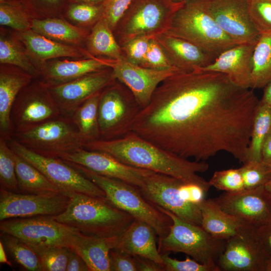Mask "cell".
<instances>
[{"label": "cell", "instance_id": "cell-1", "mask_svg": "<svg viewBox=\"0 0 271 271\" xmlns=\"http://www.w3.org/2000/svg\"><path fill=\"white\" fill-rule=\"evenodd\" d=\"M259 100L225 74L179 72L159 85L131 131L187 159L205 161L225 152L244 163Z\"/></svg>", "mask_w": 271, "mask_h": 271}, {"label": "cell", "instance_id": "cell-2", "mask_svg": "<svg viewBox=\"0 0 271 271\" xmlns=\"http://www.w3.org/2000/svg\"><path fill=\"white\" fill-rule=\"evenodd\" d=\"M86 150L107 153L120 162L177 178L186 183L199 185L207 192L208 181L198 173L209 169L205 161H191L170 152L145 139L133 131L111 140L99 139L87 142Z\"/></svg>", "mask_w": 271, "mask_h": 271}, {"label": "cell", "instance_id": "cell-3", "mask_svg": "<svg viewBox=\"0 0 271 271\" xmlns=\"http://www.w3.org/2000/svg\"><path fill=\"white\" fill-rule=\"evenodd\" d=\"M58 221L87 235L119 236L134 218L105 198L74 193L65 210L54 216Z\"/></svg>", "mask_w": 271, "mask_h": 271}, {"label": "cell", "instance_id": "cell-4", "mask_svg": "<svg viewBox=\"0 0 271 271\" xmlns=\"http://www.w3.org/2000/svg\"><path fill=\"white\" fill-rule=\"evenodd\" d=\"M165 33L187 40L215 58L237 45L216 23L204 0L183 3Z\"/></svg>", "mask_w": 271, "mask_h": 271}, {"label": "cell", "instance_id": "cell-5", "mask_svg": "<svg viewBox=\"0 0 271 271\" xmlns=\"http://www.w3.org/2000/svg\"><path fill=\"white\" fill-rule=\"evenodd\" d=\"M65 162L99 187L110 204L152 226L159 237H164L169 233L172 219L145 199L138 187L96 174L79 165Z\"/></svg>", "mask_w": 271, "mask_h": 271}, {"label": "cell", "instance_id": "cell-6", "mask_svg": "<svg viewBox=\"0 0 271 271\" xmlns=\"http://www.w3.org/2000/svg\"><path fill=\"white\" fill-rule=\"evenodd\" d=\"M156 206L172 220L169 233L159 237L158 249L161 253L182 252L201 263L218 266L217 261L226 240L215 238L201 225L186 221L167 210Z\"/></svg>", "mask_w": 271, "mask_h": 271}, {"label": "cell", "instance_id": "cell-7", "mask_svg": "<svg viewBox=\"0 0 271 271\" xmlns=\"http://www.w3.org/2000/svg\"><path fill=\"white\" fill-rule=\"evenodd\" d=\"M12 137L37 154L58 158L83 148L85 144L71 117L63 115L15 132Z\"/></svg>", "mask_w": 271, "mask_h": 271}, {"label": "cell", "instance_id": "cell-8", "mask_svg": "<svg viewBox=\"0 0 271 271\" xmlns=\"http://www.w3.org/2000/svg\"><path fill=\"white\" fill-rule=\"evenodd\" d=\"M182 3L171 0H132L113 32L118 43L121 46L138 36L154 37L165 32Z\"/></svg>", "mask_w": 271, "mask_h": 271}, {"label": "cell", "instance_id": "cell-9", "mask_svg": "<svg viewBox=\"0 0 271 271\" xmlns=\"http://www.w3.org/2000/svg\"><path fill=\"white\" fill-rule=\"evenodd\" d=\"M115 80L101 92L98 106L100 139L120 138L131 131L142 109L129 90Z\"/></svg>", "mask_w": 271, "mask_h": 271}, {"label": "cell", "instance_id": "cell-10", "mask_svg": "<svg viewBox=\"0 0 271 271\" xmlns=\"http://www.w3.org/2000/svg\"><path fill=\"white\" fill-rule=\"evenodd\" d=\"M7 141L15 153L37 168L67 195L70 196L74 193H79L106 198L105 193L99 187L63 160L37 154L12 137Z\"/></svg>", "mask_w": 271, "mask_h": 271}, {"label": "cell", "instance_id": "cell-11", "mask_svg": "<svg viewBox=\"0 0 271 271\" xmlns=\"http://www.w3.org/2000/svg\"><path fill=\"white\" fill-rule=\"evenodd\" d=\"M1 232L13 235L29 244L72 248L77 229L57 221L52 216L14 218L1 221Z\"/></svg>", "mask_w": 271, "mask_h": 271}, {"label": "cell", "instance_id": "cell-12", "mask_svg": "<svg viewBox=\"0 0 271 271\" xmlns=\"http://www.w3.org/2000/svg\"><path fill=\"white\" fill-rule=\"evenodd\" d=\"M30 84L20 91L12 108L14 133L62 115L46 84L43 82Z\"/></svg>", "mask_w": 271, "mask_h": 271}, {"label": "cell", "instance_id": "cell-13", "mask_svg": "<svg viewBox=\"0 0 271 271\" xmlns=\"http://www.w3.org/2000/svg\"><path fill=\"white\" fill-rule=\"evenodd\" d=\"M268 258L257 228L245 224L226 240L217 264L220 271H266Z\"/></svg>", "mask_w": 271, "mask_h": 271}, {"label": "cell", "instance_id": "cell-14", "mask_svg": "<svg viewBox=\"0 0 271 271\" xmlns=\"http://www.w3.org/2000/svg\"><path fill=\"white\" fill-rule=\"evenodd\" d=\"M183 183L170 176L154 172L139 189L144 197L153 205L172 212L183 220L201 225L199 206L186 201L181 195Z\"/></svg>", "mask_w": 271, "mask_h": 271}, {"label": "cell", "instance_id": "cell-15", "mask_svg": "<svg viewBox=\"0 0 271 271\" xmlns=\"http://www.w3.org/2000/svg\"><path fill=\"white\" fill-rule=\"evenodd\" d=\"M70 196L64 194L41 195L0 189V220L39 216H55L66 208Z\"/></svg>", "mask_w": 271, "mask_h": 271}, {"label": "cell", "instance_id": "cell-16", "mask_svg": "<svg viewBox=\"0 0 271 271\" xmlns=\"http://www.w3.org/2000/svg\"><path fill=\"white\" fill-rule=\"evenodd\" d=\"M216 23L237 44H256L260 34L249 13V0H204Z\"/></svg>", "mask_w": 271, "mask_h": 271}, {"label": "cell", "instance_id": "cell-17", "mask_svg": "<svg viewBox=\"0 0 271 271\" xmlns=\"http://www.w3.org/2000/svg\"><path fill=\"white\" fill-rule=\"evenodd\" d=\"M214 199L225 212L257 228L271 222V197L264 186L224 192Z\"/></svg>", "mask_w": 271, "mask_h": 271}, {"label": "cell", "instance_id": "cell-18", "mask_svg": "<svg viewBox=\"0 0 271 271\" xmlns=\"http://www.w3.org/2000/svg\"><path fill=\"white\" fill-rule=\"evenodd\" d=\"M115 80L111 69L106 68L67 82L47 86L62 114L70 117L84 101Z\"/></svg>", "mask_w": 271, "mask_h": 271}, {"label": "cell", "instance_id": "cell-19", "mask_svg": "<svg viewBox=\"0 0 271 271\" xmlns=\"http://www.w3.org/2000/svg\"><path fill=\"white\" fill-rule=\"evenodd\" d=\"M60 159L82 166L100 175L118 179L138 188L144 184L149 175L154 173L126 165L107 153L88 150L84 148L66 154Z\"/></svg>", "mask_w": 271, "mask_h": 271}, {"label": "cell", "instance_id": "cell-20", "mask_svg": "<svg viewBox=\"0 0 271 271\" xmlns=\"http://www.w3.org/2000/svg\"><path fill=\"white\" fill-rule=\"evenodd\" d=\"M110 68L114 78L129 90L142 108L149 104L164 80L179 72L148 68L131 64L123 58L112 60Z\"/></svg>", "mask_w": 271, "mask_h": 271}, {"label": "cell", "instance_id": "cell-21", "mask_svg": "<svg viewBox=\"0 0 271 271\" xmlns=\"http://www.w3.org/2000/svg\"><path fill=\"white\" fill-rule=\"evenodd\" d=\"M255 44H237L222 52L210 64L196 71L221 73L226 75L236 85L250 89Z\"/></svg>", "mask_w": 271, "mask_h": 271}, {"label": "cell", "instance_id": "cell-22", "mask_svg": "<svg viewBox=\"0 0 271 271\" xmlns=\"http://www.w3.org/2000/svg\"><path fill=\"white\" fill-rule=\"evenodd\" d=\"M154 37L173 65L181 72L198 70L210 64L216 58L184 39L165 32Z\"/></svg>", "mask_w": 271, "mask_h": 271}, {"label": "cell", "instance_id": "cell-23", "mask_svg": "<svg viewBox=\"0 0 271 271\" xmlns=\"http://www.w3.org/2000/svg\"><path fill=\"white\" fill-rule=\"evenodd\" d=\"M157 233L147 223L134 218L119 236L115 249L132 256L146 258L162 264L161 253L156 244Z\"/></svg>", "mask_w": 271, "mask_h": 271}, {"label": "cell", "instance_id": "cell-24", "mask_svg": "<svg viewBox=\"0 0 271 271\" xmlns=\"http://www.w3.org/2000/svg\"><path fill=\"white\" fill-rule=\"evenodd\" d=\"M33 76L15 68H1L0 72V138L12 137L14 128L11 120L13 105L20 91L29 84Z\"/></svg>", "mask_w": 271, "mask_h": 271}, {"label": "cell", "instance_id": "cell-25", "mask_svg": "<svg viewBox=\"0 0 271 271\" xmlns=\"http://www.w3.org/2000/svg\"><path fill=\"white\" fill-rule=\"evenodd\" d=\"M111 59L96 57L79 60H57L41 69L48 86L67 82L84 75L110 68Z\"/></svg>", "mask_w": 271, "mask_h": 271}, {"label": "cell", "instance_id": "cell-26", "mask_svg": "<svg viewBox=\"0 0 271 271\" xmlns=\"http://www.w3.org/2000/svg\"><path fill=\"white\" fill-rule=\"evenodd\" d=\"M118 238L90 236L79 231L71 248L82 258L90 271H110L109 253L116 247Z\"/></svg>", "mask_w": 271, "mask_h": 271}, {"label": "cell", "instance_id": "cell-27", "mask_svg": "<svg viewBox=\"0 0 271 271\" xmlns=\"http://www.w3.org/2000/svg\"><path fill=\"white\" fill-rule=\"evenodd\" d=\"M198 206L201 212V227L215 238L227 240L246 224L223 210L214 199H205Z\"/></svg>", "mask_w": 271, "mask_h": 271}, {"label": "cell", "instance_id": "cell-28", "mask_svg": "<svg viewBox=\"0 0 271 271\" xmlns=\"http://www.w3.org/2000/svg\"><path fill=\"white\" fill-rule=\"evenodd\" d=\"M17 36L25 46L28 53L40 61L59 57H79L82 56L78 48L49 39L31 29L19 32Z\"/></svg>", "mask_w": 271, "mask_h": 271}, {"label": "cell", "instance_id": "cell-29", "mask_svg": "<svg viewBox=\"0 0 271 271\" xmlns=\"http://www.w3.org/2000/svg\"><path fill=\"white\" fill-rule=\"evenodd\" d=\"M14 156L20 193L41 195L66 194L37 168L14 152Z\"/></svg>", "mask_w": 271, "mask_h": 271}, {"label": "cell", "instance_id": "cell-30", "mask_svg": "<svg viewBox=\"0 0 271 271\" xmlns=\"http://www.w3.org/2000/svg\"><path fill=\"white\" fill-rule=\"evenodd\" d=\"M30 29L49 39L69 45L80 43L87 35L85 30L58 18L32 19Z\"/></svg>", "mask_w": 271, "mask_h": 271}, {"label": "cell", "instance_id": "cell-31", "mask_svg": "<svg viewBox=\"0 0 271 271\" xmlns=\"http://www.w3.org/2000/svg\"><path fill=\"white\" fill-rule=\"evenodd\" d=\"M86 46L89 53L94 57L114 60L123 58L121 46L103 18L92 27L87 37Z\"/></svg>", "mask_w": 271, "mask_h": 271}, {"label": "cell", "instance_id": "cell-32", "mask_svg": "<svg viewBox=\"0 0 271 271\" xmlns=\"http://www.w3.org/2000/svg\"><path fill=\"white\" fill-rule=\"evenodd\" d=\"M101 91L84 101L70 116L85 143L100 139L98 106Z\"/></svg>", "mask_w": 271, "mask_h": 271}, {"label": "cell", "instance_id": "cell-33", "mask_svg": "<svg viewBox=\"0 0 271 271\" xmlns=\"http://www.w3.org/2000/svg\"><path fill=\"white\" fill-rule=\"evenodd\" d=\"M271 81V32L260 34L252 55L251 89L264 88Z\"/></svg>", "mask_w": 271, "mask_h": 271}, {"label": "cell", "instance_id": "cell-34", "mask_svg": "<svg viewBox=\"0 0 271 271\" xmlns=\"http://www.w3.org/2000/svg\"><path fill=\"white\" fill-rule=\"evenodd\" d=\"M270 128L271 105L259 100L253 119L247 160L261 161L262 145Z\"/></svg>", "mask_w": 271, "mask_h": 271}, {"label": "cell", "instance_id": "cell-35", "mask_svg": "<svg viewBox=\"0 0 271 271\" xmlns=\"http://www.w3.org/2000/svg\"><path fill=\"white\" fill-rule=\"evenodd\" d=\"M1 240L14 259L29 271H43L39 257L26 242L11 234L1 232Z\"/></svg>", "mask_w": 271, "mask_h": 271}, {"label": "cell", "instance_id": "cell-36", "mask_svg": "<svg viewBox=\"0 0 271 271\" xmlns=\"http://www.w3.org/2000/svg\"><path fill=\"white\" fill-rule=\"evenodd\" d=\"M0 62L2 64L16 66L32 76L39 71L31 62L26 51L12 39L1 35L0 39Z\"/></svg>", "mask_w": 271, "mask_h": 271}, {"label": "cell", "instance_id": "cell-37", "mask_svg": "<svg viewBox=\"0 0 271 271\" xmlns=\"http://www.w3.org/2000/svg\"><path fill=\"white\" fill-rule=\"evenodd\" d=\"M28 244L39 257L43 271L66 270L70 248L59 246Z\"/></svg>", "mask_w": 271, "mask_h": 271}, {"label": "cell", "instance_id": "cell-38", "mask_svg": "<svg viewBox=\"0 0 271 271\" xmlns=\"http://www.w3.org/2000/svg\"><path fill=\"white\" fill-rule=\"evenodd\" d=\"M0 183L1 188L20 193L14 152L7 140L2 138H0Z\"/></svg>", "mask_w": 271, "mask_h": 271}, {"label": "cell", "instance_id": "cell-39", "mask_svg": "<svg viewBox=\"0 0 271 271\" xmlns=\"http://www.w3.org/2000/svg\"><path fill=\"white\" fill-rule=\"evenodd\" d=\"M239 168L245 189H250L264 186L271 180L270 165L262 161L247 160Z\"/></svg>", "mask_w": 271, "mask_h": 271}, {"label": "cell", "instance_id": "cell-40", "mask_svg": "<svg viewBox=\"0 0 271 271\" xmlns=\"http://www.w3.org/2000/svg\"><path fill=\"white\" fill-rule=\"evenodd\" d=\"M65 9L69 19L82 25H89L102 18L103 7V3H69Z\"/></svg>", "mask_w": 271, "mask_h": 271}, {"label": "cell", "instance_id": "cell-41", "mask_svg": "<svg viewBox=\"0 0 271 271\" xmlns=\"http://www.w3.org/2000/svg\"><path fill=\"white\" fill-rule=\"evenodd\" d=\"M29 13L21 5L0 4V24L23 32L31 29Z\"/></svg>", "mask_w": 271, "mask_h": 271}, {"label": "cell", "instance_id": "cell-42", "mask_svg": "<svg viewBox=\"0 0 271 271\" xmlns=\"http://www.w3.org/2000/svg\"><path fill=\"white\" fill-rule=\"evenodd\" d=\"M208 182L210 186L225 192H234L245 189L240 168L216 171Z\"/></svg>", "mask_w": 271, "mask_h": 271}, {"label": "cell", "instance_id": "cell-43", "mask_svg": "<svg viewBox=\"0 0 271 271\" xmlns=\"http://www.w3.org/2000/svg\"><path fill=\"white\" fill-rule=\"evenodd\" d=\"M249 13L260 34L271 32V0H249Z\"/></svg>", "mask_w": 271, "mask_h": 271}, {"label": "cell", "instance_id": "cell-44", "mask_svg": "<svg viewBox=\"0 0 271 271\" xmlns=\"http://www.w3.org/2000/svg\"><path fill=\"white\" fill-rule=\"evenodd\" d=\"M141 66L162 70H174L181 72L171 63L163 49L155 38H151L149 48Z\"/></svg>", "mask_w": 271, "mask_h": 271}, {"label": "cell", "instance_id": "cell-45", "mask_svg": "<svg viewBox=\"0 0 271 271\" xmlns=\"http://www.w3.org/2000/svg\"><path fill=\"white\" fill-rule=\"evenodd\" d=\"M152 37L140 36L121 45L123 59L131 64L141 66L145 59Z\"/></svg>", "mask_w": 271, "mask_h": 271}, {"label": "cell", "instance_id": "cell-46", "mask_svg": "<svg viewBox=\"0 0 271 271\" xmlns=\"http://www.w3.org/2000/svg\"><path fill=\"white\" fill-rule=\"evenodd\" d=\"M164 271H220L218 266L199 262L187 256L185 260L173 258L168 253H161Z\"/></svg>", "mask_w": 271, "mask_h": 271}, {"label": "cell", "instance_id": "cell-47", "mask_svg": "<svg viewBox=\"0 0 271 271\" xmlns=\"http://www.w3.org/2000/svg\"><path fill=\"white\" fill-rule=\"evenodd\" d=\"M22 6L30 14L54 15L66 9L69 0H19Z\"/></svg>", "mask_w": 271, "mask_h": 271}, {"label": "cell", "instance_id": "cell-48", "mask_svg": "<svg viewBox=\"0 0 271 271\" xmlns=\"http://www.w3.org/2000/svg\"><path fill=\"white\" fill-rule=\"evenodd\" d=\"M132 0H104L102 18L114 32Z\"/></svg>", "mask_w": 271, "mask_h": 271}, {"label": "cell", "instance_id": "cell-49", "mask_svg": "<svg viewBox=\"0 0 271 271\" xmlns=\"http://www.w3.org/2000/svg\"><path fill=\"white\" fill-rule=\"evenodd\" d=\"M110 269L113 271H137L133 256L114 248L109 253Z\"/></svg>", "mask_w": 271, "mask_h": 271}, {"label": "cell", "instance_id": "cell-50", "mask_svg": "<svg viewBox=\"0 0 271 271\" xmlns=\"http://www.w3.org/2000/svg\"><path fill=\"white\" fill-rule=\"evenodd\" d=\"M180 193L185 200L198 205L205 199L207 192L199 185L183 182L180 187Z\"/></svg>", "mask_w": 271, "mask_h": 271}, {"label": "cell", "instance_id": "cell-51", "mask_svg": "<svg viewBox=\"0 0 271 271\" xmlns=\"http://www.w3.org/2000/svg\"><path fill=\"white\" fill-rule=\"evenodd\" d=\"M66 271H90V270L82 258L70 248Z\"/></svg>", "mask_w": 271, "mask_h": 271}, {"label": "cell", "instance_id": "cell-52", "mask_svg": "<svg viewBox=\"0 0 271 271\" xmlns=\"http://www.w3.org/2000/svg\"><path fill=\"white\" fill-rule=\"evenodd\" d=\"M258 238L269 258H271V222L257 228Z\"/></svg>", "mask_w": 271, "mask_h": 271}, {"label": "cell", "instance_id": "cell-53", "mask_svg": "<svg viewBox=\"0 0 271 271\" xmlns=\"http://www.w3.org/2000/svg\"><path fill=\"white\" fill-rule=\"evenodd\" d=\"M137 270L139 271H163L164 270L162 264L158 263L151 259L133 256Z\"/></svg>", "mask_w": 271, "mask_h": 271}, {"label": "cell", "instance_id": "cell-54", "mask_svg": "<svg viewBox=\"0 0 271 271\" xmlns=\"http://www.w3.org/2000/svg\"><path fill=\"white\" fill-rule=\"evenodd\" d=\"M261 161L267 164H271V128L266 136L261 148Z\"/></svg>", "mask_w": 271, "mask_h": 271}, {"label": "cell", "instance_id": "cell-55", "mask_svg": "<svg viewBox=\"0 0 271 271\" xmlns=\"http://www.w3.org/2000/svg\"><path fill=\"white\" fill-rule=\"evenodd\" d=\"M260 100L263 103L271 105V81L264 87L263 95Z\"/></svg>", "mask_w": 271, "mask_h": 271}, {"label": "cell", "instance_id": "cell-56", "mask_svg": "<svg viewBox=\"0 0 271 271\" xmlns=\"http://www.w3.org/2000/svg\"><path fill=\"white\" fill-rule=\"evenodd\" d=\"M4 244L2 241H0V262L1 263H5L12 266L11 263L9 261L6 256Z\"/></svg>", "mask_w": 271, "mask_h": 271}, {"label": "cell", "instance_id": "cell-57", "mask_svg": "<svg viewBox=\"0 0 271 271\" xmlns=\"http://www.w3.org/2000/svg\"><path fill=\"white\" fill-rule=\"evenodd\" d=\"M104 0H69V3H84L93 4H101Z\"/></svg>", "mask_w": 271, "mask_h": 271}, {"label": "cell", "instance_id": "cell-58", "mask_svg": "<svg viewBox=\"0 0 271 271\" xmlns=\"http://www.w3.org/2000/svg\"><path fill=\"white\" fill-rule=\"evenodd\" d=\"M264 188L271 197V180L264 185Z\"/></svg>", "mask_w": 271, "mask_h": 271}, {"label": "cell", "instance_id": "cell-59", "mask_svg": "<svg viewBox=\"0 0 271 271\" xmlns=\"http://www.w3.org/2000/svg\"><path fill=\"white\" fill-rule=\"evenodd\" d=\"M266 271H271V258H269L267 261Z\"/></svg>", "mask_w": 271, "mask_h": 271}, {"label": "cell", "instance_id": "cell-60", "mask_svg": "<svg viewBox=\"0 0 271 271\" xmlns=\"http://www.w3.org/2000/svg\"><path fill=\"white\" fill-rule=\"evenodd\" d=\"M171 1H173V2L179 3L185 2L190 0H171Z\"/></svg>", "mask_w": 271, "mask_h": 271}, {"label": "cell", "instance_id": "cell-61", "mask_svg": "<svg viewBox=\"0 0 271 271\" xmlns=\"http://www.w3.org/2000/svg\"><path fill=\"white\" fill-rule=\"evenodd\" d=\"M270 168H271V164H270Z\"/></svg>", "mask_w": 271, "mask_h": 271}]
</instances>
